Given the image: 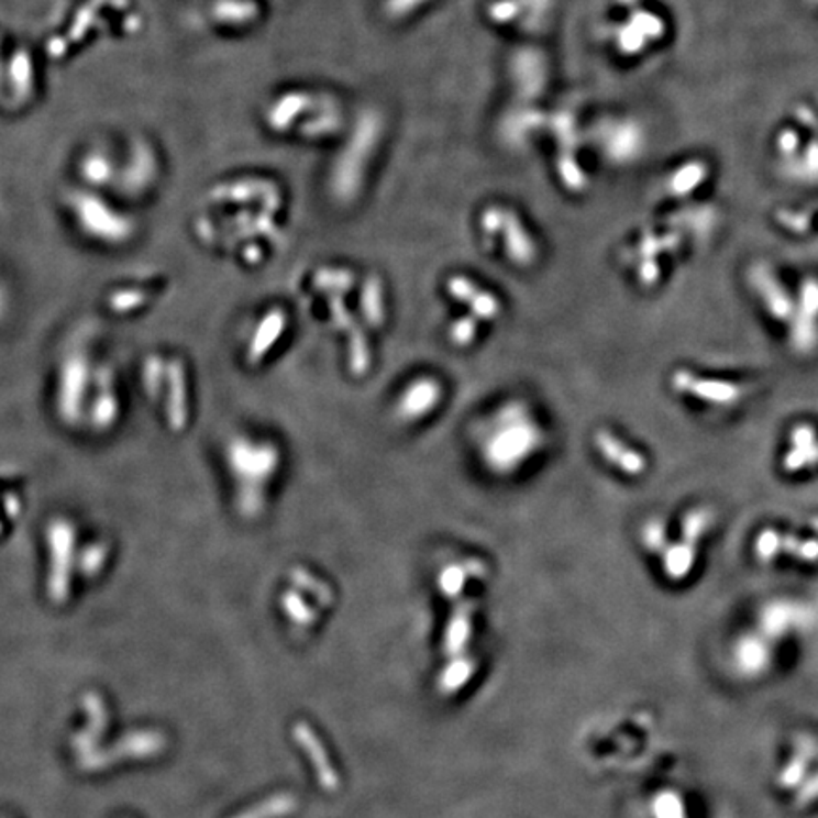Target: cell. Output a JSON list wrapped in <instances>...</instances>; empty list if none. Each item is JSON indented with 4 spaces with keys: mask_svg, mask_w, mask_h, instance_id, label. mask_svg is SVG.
Returning a JSON list of instances; mask_svg holds the SVG:
<instances>
[{
    "mask_svg": "<svg viewBox=\"0 0 818 818\" xmlns=\"http://www.w3.org/2000/svg\"><path fill=\"white\" fill-rule=\"evenodd\" d=\"M222 461L239 518L256 521L269 505L272 487L280 471L279 445L254 430H237L225 438Z\"/></svg>",
    "mask_w": 818,
    "mask_h": 818,
    "instance_id": "obj_1",
    "label": "cell"
},
{
    "mask_svg": "<svg viewBox=\"0 0 818 818\" xmlns=\"http://www.w3.org/2000/svg\"><path fill=\"white\" fill-rule=\"evenodd\" d=\"M68 203L78 230L86 237L101 241V245H122V241L131 237L133 228L130 219L120 214V211H114L96 194L75 191Z\"/></svg>",
    "mask_w": 818,
    "mask_h": 818,
    "instance_id": "obj_2",
    "label": "cell"
},
{
    "mask_svg": "<svg viewBox=\"0 0 818 818\" xmlns=\"http://www.w3.org/2000/svg\"><path fill=\"white\" fill-rule=\"evenodd\" d=\"M502 417L506 419L502 421L506 429H498L495 432L489 450H487V458L495 468L510 472V468L523 463L531 455L540 443V434L539 430L527 421L526 411L518 409L516 404L505 408Z\"/></svg>",
    "mask_w": 818,
    "mask_h": 818,
    "instance_id": "obj_3",
    "label": "cell"
},
{
    "mask_svg": "<svg viewBox=\"0 0 818 818\" xmlns=\"http://www.w3.org/2000/svg\"><path fill=\"white\" fill-rule=\"evenodd\" d=\"M749 280L754 288V292L764 301L767 313L777 321L791 322L798 303L792 300L791 292L784 288L783 283L777 279L773 269L765 264H756V266L750 267Z\"/></svg>",
    "mask_w": 818,
    "mask_h": 818,
    "instance_id": "obj_4",
    "label": "cell"
},
{
    "mask_svg": "<svg viewBox=\"0 0 818 818\" xmlns=\"http://www.w3.org/2000/svg\"><path fill=\"white\" fill-rule=\"evenodd\" d=\"M673 387L678 393H688L703 402L716 404V406H731L737 400H741L743 396V389L736 383L703 379V377L689 374L686 369H678L673 375Z\"/></svg>",
    "mask_w": 818,
    "mask_h": 818,
    "instance_id": "obj_5",
    "label": "cell"
},
{
    "mask_svg": "<svg viewBox=\"0 0 818 818\" xmlns=\"http://www.w3.org/2000/svg\"><path fill=\"white\" fill-rule=\"evenodd\" d=\"M442 400V387L432 377H421L411 383L408 389L398 400V416L404 421H417L421 417L429 416Z\"/></svg>",
    "mask_w": 818,
    "mask_h": 818,
    "instance_id": "obj_6",
    "label": "cell"
},
{
    "mask_svg": "<svg viewBox=\"0 0 818 818\" xmlns=\"http://www.w3.org/2000/svg\"><path fill=\"white\" fill-rule=\"evenodd\" d=\"M595 445L600 455L614 464L618 471L628 476H641L646 471V458L639 451L631 450L629 445L621 442L620 438L614 436L608 430H599L595 434Z\"/></svg>",
    "mask_w": 818,
    "mask_h": 818,
    "instance_id": "obj_7",
    "label": "cell"
},
{
    "mask_svg": "<svg viewBox=\"0 0 818 818\" xmlns=\"http://www.w3.org/2000/svg\"><path fill=\"white\" fill-rule=\"evenodd\" d=\"M447 292L455 300L463 301L464 306L471 307L472 314L476 319L491 321L500 313V303L491 292L477 288L472 280L466 277H451L447 280Z\"/></svg>",
    "mask_w": 818,
    "mask_h": 818,
    "instance_id": "obj_8",
    "label": "cell"
},
{
    "mask_svg": "<svg viewBox=\"0 0 818 818\" xmlns=\"http://www.w3.org/2000/svg\"><path fill=\"white\" fill-rule=\"evenodd\" d=\"M502 225H505L506 248H508L511 262L518 266H529L537 256V248L532 245L523 225L519 224V220L511 214H506Z\"/></svg>",
    "mask_w": 818,
    "mask_h": 818,
    "instance_id": "obj_9",
    "label": "cell"
},
{
    "mask_svg": "<svg viewBox=\"0 0 818 818\" xmlns=\"http://www.w3.org/2000/svg\"><path fill=\"white\" fill-rule=\"evenodd\" d=\"M791 345L798 355H811L818 347V319L796 311L791 322Z\"/></svg>",
    "mask_w": 818,
    "mask_h": 818,
    "instance_id": "obj_10",
    "label": "cell"
},
{
    "mask_svg": "<svg viewBox=\"0 0 818 818\" xmlns=\"http://www.w3.org/2000/svg\"><path fill=\"white\" fill-rule=\"evenodd\" d=\"M694 560H696V545L681 540V542L668 544L665 548V552H663V568H665L668 578H686L689 571H692V566H694Z\"/></svg>",
    "mask_w": 818,
    "mask_h": 818,
    "instance_id": "obj_11",
    "label": "cell"
},
{
    "mask_svg": "<svg viewBox=\"0 0 818 818\" xmlns=\"http://www.w3.org/2000/svg\"><path fill=\"white\" fill-rule=\"evenodd\" d=\"M361 309L368 327H383L385 321V303H383V285L377 277H369L361 294Z\"/></svg>",
    "mask_w": 818,
    "mask_h": 818,
    "instance_id": "obj_12",
    "label": "cell"
},
{
    "mask_svg": "<svg viewBox=\"0 0 818 818\" xmlns=\"http://www.w3.org/2000/svg\"><path fill=\"white\" fill-rule=\"evenodd\" d=\"M715 523V513L709 508H694L682 519V540L688 544L697 545V542L707 534Z\"/></svg>",
    "mask_w": 818,
    "mask_h": 818,
    "instance_id": "obj_13",
    "label": "cell"
},
{
    "mask_svg": "<svg viewBox=\"0 0 818 818\" xmlns=\"http://www.w3.org/2000/svg\"><path fill=\"white\" fill-rule=\"evenodd\" d=\"M313 283L321 292L345 294L355 285V275L347 269H321L314 275Z\"/></svg>",
    "mask_w": 818,
    "mask_h": 818,
    "instance_id": "obj_14",
    "label": "cell"
},
{
    "mask_svg": "<svg viewBox=\"0 0 818 818\" xmlns=\"http://www.w3.org/2000/svg\"><path fill=\"white\" fill-rule=\"evenodd\" d=\"M285 324H287V319H285L283 311H272L262 319V324L258 327V341L254 343V345H258V349H256L258 356L266 355L273 343L279 340Z\"/></svg>",
    "mask_w": 818,
    "mask_h": 818,
    "instance_id": "obj_15",
    "label": "cell"
},
{
    "mask_svg": "<svg viewBox=\"0 0 818 818\" xmlns=\"http://www.w3.org/2000/svg\"><path fill=\"white\" fill-rule=\"evenodd\" d=\"M783 552L804 563H817L818 540L798 539L796 534H783Z\"/></svg>",
    "mask_w": 818,
    "mask_h": 818,
    "instance_id": "obj_16",
    "label": "cell"
},
{
    "mask_svg": "<svg viewBox=\"0 0 818 818\" xmlns=\"http://www.w3.org/2000/svg\"><path fill=\"white\" fill-rule=\"evenodd\" d=\"M754 553L764 563L775 560L778 553H783V534L777 529H764L758 534Z\"/></svg>",
    "mask_w": 818,
    "mask_h": 818,
    "instance_id": "obj_17",
    "label": "cell"
},
{
    "mask_svg": "<svg viewBox=\"0 0 818 818\" xmlns=\"http://www.w3.org/2000/svg\"><path fill=\"white\" fill-rule=\"evenodd\" d=\"M472 565H474V561L466 563L464 566H447L443 571L442 576H440V586H442L443 594L447 595V597H457L461 594V589H463L464 579H466V576L472 571Z\"/></svg>",
    "mask_w": 818,
    "mask_h": 818,
    "instance_id": "obj_18",
    "label": "cell"
},
{
    "mask_svg": "<svg viewBox=\"0 0 818 818\" xmlns=\"http://www.w3.org/2000/svg\"><path fill=\"white\" fill-rule=\"evenodd\" d=\"M642 542L650 552L663 553L668 545L667 529L662 519H650L642 529Z\"/></svg>",
    "mask_w": 818,
    "mask_h": 818,
    "instance_id": "obj_19",
    "label": "cell"
},
{
    "mask_svg": "<svg viewBox=\"0 0 818 818\" xmlns=\"http://www.w3.org/2000/svg\"><path fill=\"white\" fill-rule=\"evenodd\" d=\"M477 334V322L474 314L468 317H461L457 321L453 322L450 327V340L457 345V347H466L471 345L472 341L476 340Z\"/></svg>",
    "mask_w": 818,
    "mask_h": 818,
    "instance_id": "obj_20",
    "label": "cell"
},
{
    "mask_svg": "<svg viewBox=\"0 0 818 818\" xmlns=\"http://www.w3.org/2000/svg\"><path fill=\"white\" fill-rule=\"evenodd\" d=\"M796 311L807 314L811 319H818V279H815V277H809L802 283Z\"/></svg>",
    "mask_w": 818,
    "mask_h": 818,
    "instance_id": "obj_21",
    "label": "cell"
},
{
    "mask_svg": "<svg viewBox=\"0 0 818 818\" xmlns=\"http://www.w3.org/2000/svg\"><path fill=\"white\" fill-rule=\"evenodd\" d=\"M818 464V442L813 447L807 450H796L792 447L786 457H784L783 466L786 472H798L805 466H817Z\"/></svg>",
    "mask_w": 818,
    "mask_h": 818,
    "instance_id": "obj_22",
    "label": "cell"
},
{
    "mask_svg": "<svg viewBox=\"0 0 818 818\" xmlns=\"http://www.w3.org/2000/svg\"><path fill=\"white\" fill-rule=\"evenodd\" d=\"M791 442L792 447H796V450H807V447H813V445L818 442L817 430H815V427H811V424H798V427L792 429Z\"/></svg>",
    "mask_w": 818,
    "mask_h": 818,
    "instance_id": "obj_23",
    "label": "cell"
},
{
    "mask_svg": "<svg viewBox=\"0 0 818 818\" xmlns=\"http://www.w3.org/2000/svg\"><path fill=\"white\" fill-rule=\"evenodd\" d=\"M741 650H747V652H739V654H741V662H743L744 667L754 668V671H756V668L762 667V665H764L765 663V660H767L764 648L760 646L758 642H744Z\"/></svg>",
    "mask_w": 818,
    "mask_h": 818,
    "instance_id": "obj_24",
    "label": "cell"
},
{
    "mask_svg": "<svg viewBox=\"0 0 818 818\" xmlns=\"http://www.w3.org/2000/svg\"><path fill=\"white\" fill-rule=\"evenodd\" d=\"M805 767H807V760H805L804 756H796V760L784 770L781 783H783L784 786H794V784H798L805 775Z\"/></svg>",
    "mask_w": 818,
    "mask_h": 818,
    "instance_id": "obj_25",
    "label": "cell"
},
{
    "mask_svg": "<svg viewBox=\"0 0 818 818\" xmlns=\"http://www.w3.org/2000/svg\"><path fill=\"white\" fill-rule=\"evenodd\" d=\"M660 266H657V262H655L654 258H646L644 262H642L641 267H639V279H641L642 285H646V287H652V285H655L657 280H660Z\"/></svg>",
    "mask_w": 818,
    "mask_h": 818,
    "instance_id": "obj_26",
    "label": "cell"
},
{
    "mask_svg": "<svg viewBox=\"0 0 818 818\" xmlns=\"http://www.w3.org/2000/svg\"><path fill=\"white\" fill-rule=\"evenodd\" d=\"M778 220L783 222L786 228H791V230H796V232H805L807 228H809V217H804V214H794V212H783V214H778Z\"/></svg>",
    "mask_w": 818,
    "mask_h": 818,
    "instance_id": "obj_27",
    "label": "cell"
},
{
    "mask_svg": "<svg viewBox=\"0 0 818 818\" xmlns=\"http://www.w3.org/2000/svg\"><path fill=\"white\" fill-rule=\"evenodd\" d=\"M660 815H662V818H684L682 817L678 799L673 798V796H667V798L662 799V804H660Z\"/></svg>",
    "mask_w": 818,
    "mask_h": 818,
    "instance_id": "obj_28",
    "label": "cell"
},
{
    "mask_svg": "<svg viewBox=\"0 0 818 818\" xmlns=\"http://www.w3.org/2000/svg\"><path fill=\"white\" fill-rule=\"evenodd\" d=\"M805 788H809V791L802 792V796H799V802H811V799L817 798L818 796V777L813 778L811 783L807 784Z\"/></svg>",
    "mask_w": 818,
    "mask_h": 818,
    "instance_id": "obj_29",
    "label": "cell"
},
{
    "mask_svg": "<svg viewBox=\"0 0 818 818\" xmlns=\"http://www.w3.org/2000/svg\"><path fill=\"white\" fill-rule=\"evenodd\" d=\"M7 309H8V296H7V292H4V288L0 287V317L7 313Z\"/></svg>",
    "mask_w": 818,
    "mask_h": 818,
    "instance_id": "obj_30",
    "label": "cell"
},
{
    "mask_svg": "<svg viewBox=\"0 0 818 818\" xmlns=\"http://www.w3.org/2000/svg\"><path fill=\"white\" fill-rule=\"evenodd\" d=\"M811 527H813V531L817 532L818 534V518L811 519Z\"/></svg>",
    "mask_w": 818,
    "mask_h": 818,
    "instance_id": "obj_31",
    "label": "cell"
}]
</instances>
